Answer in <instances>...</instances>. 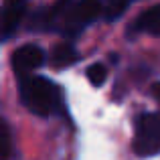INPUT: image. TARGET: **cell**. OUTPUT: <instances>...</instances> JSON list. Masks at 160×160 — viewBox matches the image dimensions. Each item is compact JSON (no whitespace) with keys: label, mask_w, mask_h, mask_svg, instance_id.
Wrapping results in <instances>:
<instances>
[{"label":"cell","mask_w":160,"mask_h":160,"mask_svg":"<svg viewBox=\"0 0 160 160\" xmlns=\"http://www.w3.org/2000/svg\"><path fill=\"white\" fill-rule=\"evenodd\" d=\"M134 152L138 156H154L160 152V113H144L136 120Z\"/></svg>","instance_id":"7a4b0ae2"},{"label":"cell","mask_w":160,"mask_h":160,"mask_svg":"<svg viewBox=\"0 0 160 160\" xmlns=\"http://www.w3.org/2000/svg\"><path fill=\"white\" fill-rule=\"evenodd\" d=\"M12 152V138L10 128L4 120H0V160H8Z\"/></svg>","instance_id":"ba28073f"},{"label":"cell","mask_w":160,"mask_h":160,"mask_svg":"<svg viewBox=\"0 0 160 160\" xmlns=\"http://www.w3.org/2000/svg\"><path fill=\"white\" fill-rule=\"evenodd\" d=\"M4 6H24V0H4Z\"/></svg>","instance_id":"30bf717a"},{"label":"cell","mask_w":160,"mask_h":160,"mask_svg":"<svg viewBox=\"0 0 160 160\" xmlns=\"http://www.w3.org/2000/svg\"><path fill=\"white\" fill-rule=\"evenodd\" d=\"M77 59V53L71 45H57L51 53V63L57 69H63V67L71 65V63Z\"/></svg>","instance_id":"52a82bcc"},{"label":"cell","mask_w":160,"mask_h":160,"mask_svg":"<svg viewBox=\"0 0 160 160\" xmlns=\"http://www.w3.org/2000/svg\"><path fill=\"white\" fill-rule=\"evenodd\" d=\"M102 12V2L99 0H79L77 4H69L63 14L61 27L65 32L75 35L83 27H87L89 22H93Z\"/></svg>","instance_id":"3957f363"},{"label":"cell","mask_w":160,"mask_h":160,"mask_svg":"<svg viewBox=\"0 0 160 160\" xmlns=\"http://www.w3.org/2000/svg\"><path fill=\"white\" fill-rule=\"evenodd\" d=\"M85 75H87V79H89V83H93L95 87H99V85H103V81H106V77H108V69L102 63H93V65L87 67Z\"/></svg>","instance_id":"9c48e42d"},{"label":"cell","mask_w":160,"mask_h":160,"mask_svg":"<svg viewBox=\"0 0 160 160\" xmlns=\"http://www.w3.org/2000/svg\"><path fill=\"white\" fill-rule=\"evenodd\" d=\"M136 27L146 31V32H150V35H154V37H160V4L150 6L148 10L142 12L138 16Z\"/></svg>","instance_id":"8992f818"},{"label":"cell","mask_w":160,"mask_h":160,"mask_svg":"<svg viewBox=\"0 0 160 160\" xmlns=\"http://www.w3.org/2000/svg\"><path fill=\"white\" fill-rule=\"evenodd\" d=\"M24 16V6H4L0 10V39H6L14 32Z\"/></svg>","instance_id":"5b68a950"},{"label":"cell","mask_w":160,"mask_h":160,"mask_svg":"<svg viewBox=\"0 0 160 160\" xmlns=\"http://www.w3.org/2000/svg\"><path fill=\"white\" fill-rule=\"evenodd\" d=\"M152 95L158 99V103H160V83H154L152 85Z\"/></svg>","instance_id":"8fae6325"},{"label":"cell","mask_w":160,"mask_h":160,"mask_svg":"<svg viewBox=\"0 0 160 160\" xmlns=\"http://www.w3.org/2000/svg\"><path fill=\"white\" fill-rule=\"evenodd\" d=\"M20 99L37 116H51L59 103V89L53 81L39 75H28L20 79Z\"/></svg>","instance_id":"6da1fadb"},{"label":"cell","mask_w":160,"mask_h":160,"mask_svg":"<svg viewBox=\"0 0 160 160\" xmlns=\"http://www.w3.org/2000/svg\"><path fill=\"white\" fill-rule=\"evenodd\" d=\"M43 61H45V53L39 45H22L12 55V69L18 75V79H22L28 77L31 71L43 65Z\"/></svg>","instance_id":"277c9868"}]
</instances>
